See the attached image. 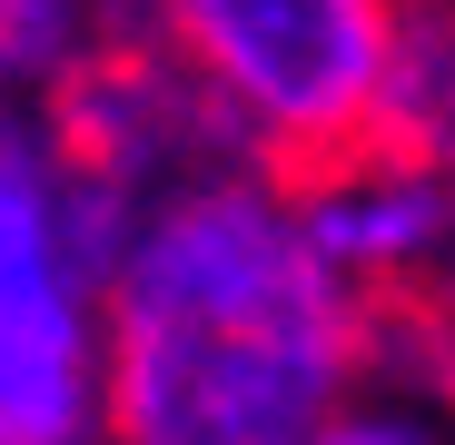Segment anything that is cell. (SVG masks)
Listing matches in <instances>:
<instances>
[{"label": "cell", "mask_w": 455, "mask_h": 445, "mask_svg": "<svg viewBox=\"0 0 455 445\" xmlns=\"http://www.w3.org/2000/svg\"><path fill=\"white\" fill-rule=\"evenodd\" d=\"M376 307L297 179L208 159L129 208L100 287V445H317L366 386Z\"/></svg>", "instance_id": "obj_1"}, {"label": "cell", "mask_w": 455, "mask_h": 445, "mask_svg": "<svg viewBox=\"0 0 455 445\" xmlns=\"http://www.w3.org/2000/svg\"><path fill=\"white\" fill-rule=\"evenodd\" d=\"M406 0H119V30L148 40L218 148L267 179H317L376 139Z\"/></svg>", "instance_id": "obj_2"}, {"label": "cell", "mask_w": 455, "mask_h": 445, "mask_svg": "<svg viewBox=\"0 0 455 445\" xmlns=\"http://www.w3.org/2000/svg\"><path fill=\"white\" fill-rule=\"evenodd\" d=\"M129 208L0 119V445H100V287Z\"/></svg>", "instance_id": "obj_3"}, {"label": "cell", "mask_w": 455, "mask_h": 445, "mask_svg": "<svg viewBox=\"0 0 455 445\" xmlns=\"http://www.w3.org/2000/svg\"><path fill=\"white\" fill-rule=\"evenodd\" d=\"M30 129L100 198H119V208H139V198H159L169 179L228 159L218 129H208V109L188 99V80L148 40H129V30H109L90 60H69L60 80L30 99Z\"/></svg>", "instance_id": "obj_4"}, {"label": "cell", "mask_w": 455, "mask_h": 445, "mask_svg": "<svg viewBox=\"0 0 455 445\" xmlns=\"http://www.w3.org/2000/svg\"><path fill=\"white\" fill-rule=\"evenodd\" d=\"M366 148H387V159H406V169L455 188V0H406Z\"/></svg>", "instance_id": "obj_5"}, {"label": "cell", "mask_w": 455, "mask_h": 445, "mask_svg": "<svg viewBox=\"0 0 455 445\" xmlns=\"http://www.w3.org/2000/svg\"><path fill=\"white\" fill-rule=\"evenodd\" d=\"M317 445H455V406L426 396V386H396V377H366Z\"/></svg>", "instance_id": "obj_6"}, {"label": "cell", "mask_w": 455, "mask_h": 445, "mask_svg": "<svg viewBox=\"0 0 455 445\" xmlns=\"http://www.w3.org/2000/svg\"><path fill=\"white\" fill-rule=\"evenodd\" d=\"M20 109V80H11V60H0V119H11Z\"/></svg>", "instance_id": "obj_7"}]
</instances>
